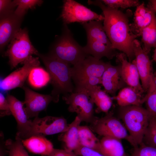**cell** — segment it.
I'll list each match as a JSON object with an SVG mask.
<instances>
[{
  "label": "cell",
  "instance_id": "2",
  "mask_svg": "<svg viewBox=\"0 0 156 156\" xmlns=\"http://www.w3.org/2000/svg\"><path fill=\"white\" fill-rule=\"evenodd\" d=\"M37 55L41 59L50 75V83L53 87L51 94L56 103L59 101L60 94L64 95L73 92L74 87L72 81L70 64L50 54L39 53Z\"/></svg>",
  "mask_w": 156,
  "mask_h": 156
},
{
  "label": "cell",
  "instance_id": "38",
  "mask_svg": "<svg viewBox=\"0 0 156 156\" xmlns=\"http://www.w3.org/2000/svg\"><path fill=\"white\" fill-rule=\"evenodd\" d=\"M0 156H6L7 155V151L4 140L3 134L1 132L0 135Z\"/></svg>",
  "mask_w": 156,
  "mask_h": 156
},
{
  "label": "cell",
  "instance_id": "22",
  "mask_svg": "<svg viewBox=\"0 0 156 156\" xmlns=\"http://www.w3.org/2000/svg\"><path fill=\"white\" fill-rule=\"evenodd\" d=\"M82 122L76 116L74 120L69 124L67 130L62 133L59 137L60 140L64 144V149L70 151H74L80 145L78 137V128Z\"/></svg>",
  "mask_w": 156,
  "mask_h": 156
},
{
  "label": "cell",
  "instance_id": "26",
  "mask_svg": "<svg viewBox=\"0 0 156 156\" xmlns=\"http://www.w3.org/2000/svg\"><path fill=\"white\" fill-rule=\"evenodd\" d=\"M140 36L143 44L144 50L148 54L151 49L156 47V16L153 15L150 24L142 31Z\"/></svg>",
  "mask_w": 156,
  "mask_h": 156
},
{
  "label": "cell",
  "instance_id": "9",
  "mask_svg": "<svg viewBox=\"0 0 156 156\" xmlns=\"http://www.w3.org/2000/svg\"><path fill=\"white\" fill-rule=\"evenodd\" d=\"M107 62L89 55L71 68L72 79L75 86L91 78L102 77Z\"/></svg>",
  "mask_w": 156,
  "mask_h": 156
},
{
  "label": "cell",
  "instance_id": "36",
  "mask_svg": "<svg viewBox=\"0 0 156 156\" xmlns=\"http://www.w3.org/2000/svg\"><path fill=\"white\" fill-rule=\"evenodd\" d=\"M12 114L10 105L4 95L0 93V115L1 117Z\"/></svg>",
  "mask_w": 156,
  "mask_h": 156
},
{
  "label": "cell",
  "instance_id": "18",
  "mask_svg": "<svg viewBox=\"0 0 156 156\" xmlns=\"http://www.w3.org/2000/svg\"><path fill=\"white\" fill-rule=\"evenodd\" d=\"M101 80L104 90L113 96H115L117 91L124 88L126 84L121 77L120 65L114 66L109 62H107Z\"/></svg>",
  "mask_w": 156,
  "mask_h": 156
},
{
  "label": "cell",
  "instance_id": "31",
  "mask_svg": "<svg viewBox=\"0 0 156 156\" xmlns=\"http://www.w3.org/2000/svg\"><path fill=\"white\" fill-rule=\"evenodd\" d=\"M101 1L107 7L113 9H125L137 7L140 4L138 0H102Z\"/></svg>",
  "mask_w": 156,
  "mask_h": 156
},
{
  "label": "cell",
  "instance_id": "17",
  "mask_svg": "<svg viewBox=\"0 0 156 156\" xmlns=\"http://www.w3.org/2000/svg\"><path fill=\"white\" fill-rule=\"evenodd\" d=\"M14 11L0 18L1 50L10 42L16 33L20 29L23 18L15 14Z\"/></svg>",
  "mask_w": 156,
  "mask_h": 156
},
{
  "label": "cell",
  "instance_id": "32",
  "mask_svg": "<svg viewBox=\"0 0 156 156\" xmlns=\"http://www.w3.org/2000/svg\"><path fill=\"white\" fill-rule=\"evenodd\" d=\"M144 103H146V109L151 116H156V88L149 90L143 99Z\"/></svg>",
  "mask_w": 156,
  "mask_h": 156
},
{
  "label": "cell",
  "instance_id": "20",
  "mask_svg": "<svg viewBox=\"0 0 156 156\" xmlns=\"http://www.w3.org/2000/svg\"><path fill=\"white\" fill-rule=\"evenodd\" d=\"M21 140L30 152L43 156L49 155L54 149L52 142L42 135H34Z\"/></svg>",
  "mask_w": 156,
  "mask_h": 156
},
{
  "label": "cell",
  "instance_id": "1",
  "mask_svg": "<svg viewBox=\"0 0 156 156\" xmlns=\"http://www.w3.org/2000/svg\"><path fill=\"white\" fill-rule=\"evenodd\" d=\"M88 3L102 10L104 17V28L113 48L122 52L131 62L135 58L133 42L138 37L132 31L129 23L131 11L124 13L118 9L109 8L101 0H88Z\"/></svg>",
  "mask_w": 156,
  "mask_h": 156
},
{
  "label": "cell",
  "instance_id": "8",
  "mask_svg": "<svg viewBox=\"0 0 156 156\" xmlns=\"http://www.w3.org/2000/svg\"><path fill=\"white\" fill-rule=\"evenodd\" d=\"M62 99L68 105V111L76 113L82 122L91 123L93 120L94 103L86 90L64 95Z\"/></svg>",
  "mask_w": 156,
  "mask_h": 156
},
{
  "label": "cell",
  "instance_id": "28",
  "mask_svg": "<svg viewBox=\"0 0 156 156\" xmlns=\"http://www.w3.org/2000/svg\"><path fill=\"white\" fill-rule=\"evenodd\" d=\"M8 156H29L21 140L16 136L14 140L9 139L5 141Z\"/></svg>",
  "mask_w": 156,
  "mask_h": 156
},
{
  "label": "cell",
  "instance_id": "10",
  "mask_svg": "<svg viewBox=\"0 0 156 156\" xmlns=\"http://www.w3.org/2000/svg\"><path fill=\"white\" fill-rule=\"evenodd\" d=\"M61 16L65 24L74 22L83 23L94 20L102 21L104 19L103 15L73 0L64 1Z\"/></svg>",
  "mask_w": 156,
  "mask_h": 156
},
{
  "label": "cell",
  "instance_id": "7",
  "mask_svg": "<svg viewBox=\"0 0 156 156\" xmlns=\"http://www.w3.org/2000/svg\"><path fill=\"white\" fill-rule=\"evenodd\" d=\"M89 128L91 130L103 137H109L120 139H124L129 142L127 130L120 120L110 112L103 117L95 116L90 123Z\"/></svg>",
  "mask_w": 156,
  "mask_h": 156
},
{
  "label": "cell",
  "instance_id": "11",
  "mask_svg": "<svg viewBox=\"0 0 156 156\" xmlns=\"http://www.w3.org/2000/svg\"><path fill=\"white\" fill-rule=\"evenodd\" d=\"M133 45L135 58L132 62L137 67L144 92H147L153 82L154 76L152 63L148 54L142 47L138 40L135 39Z\"/></svg>",
  "mask_w": 156,
  "mask_h": 156
},
{
  "label": "cell",
  "instance_id": "21",
  "mask_svg": "<svg viewBox=\"0 0 156 156\" xmlns=\"http://www.w3.org/2000/svg\"><path fill=\"white\" fill-rule=\"evenodd\" d=\"M105 156H129L126 153L121 140L103 137L95 150Z\"/></svg>",
  "mask_w": 156,
  "mask_h": 156
},
{
  "label": "cell",
  "instance_id": "24",
  "mask_svg": "<svg viewBox=\"0 0 156 156\" xmlns=\"http://www.w3.org/2000/svg\"><path fill=\"white\" fill-rule=\"evenodd\" d=\"M142 93L129 86L121 89L116 96H113L120 107L131 105L141 106L144 103Z\"/></svg>",
  "mask_w": 156,
  "mask_h": 156
},
{
  "label": "cell",
  "instance_id": "13",
  "mask_svg": "<svg viewBox=\"0 0 156 156\" xmlns=\"http://www.w3.org/2000/svg\"><path fill=\"white\" fill-rule=\"evenodd\" d=\"M23 66L6 77L0 82L1 90L7 91L18 87L22 88L31 70L40 65L39 57H29L22 63Z\"/></svg>",
  "mask_w": 156,
  "mask_h": 156
},
{
  "label": "cell",
  "instance_id": "3",
  "mask_svg": "<svg viewBox=\"0 0 156 156\" xmlns=\"http://www.w3.org/2000/svg\"><path fill=\"white\" fill-rule=\"evenodd\" d=\"M119 116L129 134V143L133 147L142 142L151 115L141 106L120 107Z\"/></svg>",
  "mask_w": 156,
  "mask_h": 156
},
{
  "label": "cell",
  "instance_id": "14",
  "mask_svg": "<svg viewBox=\"0 0 156 156\" xmlns=\"http://www.w3.org/2000/svg\"><path fill=\"white\" fill-rule=\"evenodd\" d=\"M22 88L25 93V100L23 102L25 105L24 109L29 119L38 117L40 112L46 110L51 101L56 103L54 98L51 94H40L24 86Z\"/></svg>",
  "mask_w": 156,
  "mask_h": 156
},
{
  "label": "cell",
  "instance_id": "4",
  "mask_svg": "<svg viewBox=\"0 0 156 156\" xmlns=\"http://www.w3.org/2000/svg\"><path fill=\"white\" fill-rule=\"evenodd\" d=\"M81 24L87 34V44L83 47L86 54L99 60L104 57L111 60L116 56L118 53L113 48L101 21H92Z\"/></svg>",
  "mask_w": 156,
  "mask_h": 156
},
{
  "label": "cell",
  "instance_id": "27",
  "mask_svg": "<svg viewBox=\"0 0 156 156\" xmlns=\"http://www.w3.org/2000/svg\"><path fill=\"white\" fill-rule=\"evenodd\" d=\"M78 137L81 145L94 150L100 142L90 128L86 126H79Z\"/></svg>",
  "mask_w": 156,
  "mask_h": 156
},
{
  "label": "cell",
  "instance_id": "6",
  "mask_svg": "<svg viewBox=\"0 0 156 156\" xmlns=\"http://www.w3.org/2000/svg\"><path fill=\"white\" fill-rule=\"evenodd\" d=\"M5 55L9 59L11 69L22 63L32 55H37L39 52L33 45L26 29H20L10 42Z\"/></svg>",
  "mask_w": 156,
  "mask_h": 156
},
{
  "label": "cell",
  "instance_id": "30",
  "mask_svg": "<svg viewBox=\"0 0 156 156\" xmlns=\"http://www.w3.org/2000/svg\"><path fill=\"white\" fill-rule=\"evenodd\" d=\"M142 142L156 148V116H151Z\"/></svg>",
  "mask_w": 156,
  "mask_h": 156
},
{
  "label": "cell",
  "instance_id": "40",
  "mask_svg": "<svg viewBox=\"0 0 156 156\" xmlns=\"http://www.w3.org/2000/svg\"><path fill=\"white\" fill-rule=\"evenodd\" d=\"M149 2L154 10L155 13H156V0H150Z\"/></svg>",
  "mask_w": 156,
  "mask_h": 156
},
{
  "label": "cell",
  "instance_id": "12",
  "mask_svg": "<svg viewBox=\"0 0 156 156\" xmlns=\"http://www.w3.org/2000/svg\"><path fill=\"white\" fill-rule=\"evenodd\" d=\"M68 125L66 119L62 116H47L42 118L37 117L32 121L30 137L62 133L67 130Z\"/></svg>",
  "mask_w": 156,
  "mask_h": 156
},
{
  "label": "cell",
  "instance_id": "5",
  "mask_svg": "<svg viewBox=\"0 0 156 156\" xmlns=\"http://www.w3.org/2000/svg\"><path fill=\"white\" fill-rule=\"evenodd\" d=\"M64 24L63 33L53 46L49 54L73 66L89 55L74 39L66 24Z\"/></svg>",
  "mask_w": 156,
  "mask_h": 156
},
{
  "label": "cell",
  "instance_id": "33",
  "mask_svg": "<svg viewBox=\"0 0 156 156\" xmlns=\"http://www.w3.org/2000/svg\"><path fill=\"white\" fill-rule=\"evenodd\" d=\"M129 156H156V148L142 142L134 147L131 154Z\"/></svg>",
  "mask_w": 156,
  "mask_h": 156
},
{
  "label": "cell",
  "instance_id": "39",
  "mask_svg": "<svg viewBox=\"0 0 156 156\" xmlns=\"http://www.w3.org/2000/svg\"><path fill=\"white\" fill-rule=\"evenodd\" d=\"M156 88V72L153 80V82L151 85L149 89L153 90Z\"/></svg>",
  "mask_w": 156,
  "mask_h": 156
},
{
  "label": "cell",
  "instance_id": "37",
  "mask_svg": "<svg viewBox=\"0 0 156 156\" xmlns=\"http://www.w3.org/2000/svg\"><path fill=\"white\" fill-rule=\"evenodd\" d=\"M47 156H77L74 152L65 149L54 148L51 153Z\"/></svg>",
  "mask_w": 156,
  "mask_h": 156
},
{
  "label": "cell",
  "instance_id": "15",
  "mask_svg": "<svg viewBox=\"0 0 156 156\" xmlns=\"http://www.w3.org/2000/svg\"><path fill=\"white\" fill-rule=\"evenodd\" d=\"M6 99L10 105L12 114L17 123L16 136L21 140L31 136L32 121L28 118L25 112L24 104L14 96L8 94Z\"/></svg>",
  "mask_w": 156,
  "mask_h": 156
},
{
  "label": "cell",
  "instance_id": "19",
  "mask_svg": "<svg viewBox=\"0 0 156 156\" xmlns=\"http://www.w3.org/2000/svg\"><path fill=\"white\" fill-rule=\"evenodd\" d=\"M155 13L149 2L146 7L143 2L136 7L133 21L130 26L132 31L138 37L140 36L142 30L150 24Z\"/></svg>",
  "mask_w": 156,
  "mask_h": 156
},
{
  "label": "cell",
  "instance_id": "16",
  "mask_svg": "<svg viewBox=\"0 0 156 156\" xmlns=\"http://www.w3.org/2000/svg\"><path fill=\"white\" fill-rule=\"evenodd\" d=\"M116 62L120 64L121 78L128 86L142 94L144 92L140 81V76L137 67L133 62L128 61L127 56L123 53H118Z\"/></svg>",
  "mask_w": 156,
  "mask_h": 156
},
{
  "label": "cell",
  "instance_id": "41",
  "mask_svg": "<svg viewBox=\"0 0 156 156\" xmlns=\"http://www.w3.org/2000/svg\"><path fill=\"white\" fill-rule=\"evenodd\" d=\"M154 51V53L153 56V60L156 62V47Z\"/></svg>",
  "mask_w": 156,
  "mask_h": 156
},
{
  "label": "cell",
  "instance_id": "23",
  "mask_svg": "<svg viewBox=\"0 0 156 156\" xmlns=\"http://www.w3.org/2000/svg\"><path fill=\"white\" fill-rule=\"evenodd\" d=\"M94 103L97 106L95 111L97 113L108 112L112 104V98L104 90L98 85L90 86L86 89Z\"/></svg>",
  "mask_w": 156,
  "mask_h": 156
},
{
  "label": "cell",
  "instance_id": "35",
  "mask_svg": "<svg viewBox=\"0 0 156 156\" xmlns=\"http://www.w3.org/2000/svg\"><path fill=\"white\" fill-rule=\"evenodd\" d=\"M74 153L77 156H105L100 153L91 148L83 146L80 144Z\"/></svg>",
  "mask_w": 156,
  "mask_h": 156
},
{
  "label": "cell",
  "instance_id": "25",
  "mask_svg": "<svg viewBox=\"0 0 156 156\" xmlns=\"http://www.w3.org/2000/svg\"><path fill=\"white\" fill-rule=\"evenodd\" d=\"M27 79L29 85L35 89L44 87L51 82V77L48 72L39 66L31 70Z\"/></svg>",
  "mask_w": 156,
  "mask_h": 156
},
{
  "label": "cell",
  "instance_id": "29",
  "mask_svg": "<svg viewBox=\"0 0 156 156\" xmlns=\"http://www.w3.org/2000/svg\"><path fill=\"white\" fill-rule=\"evenodd\" d=\"M13 1L17 6L14 10V13L22 18L29 9L33 8L37 5H40L42 3V1L39 0H15Z\"/></svg>",
  "mask_w": 156,
  "mask_h": 156
},
{
  "label": "cell",
  "instance_id": "34",
  "mask_svg": "<svg viewBox=\"0 0 156 156\" xmlns=\"http://www.w3.org/2000/svg\"><path fill=\"white\" fill-rule=\"evenodd\" d=\"M16 7L13 1L0 0V18L14 12V9Z\"/></svg>",
  "mask_w": 156,
  "mask_h": 156
}]
</instances>
